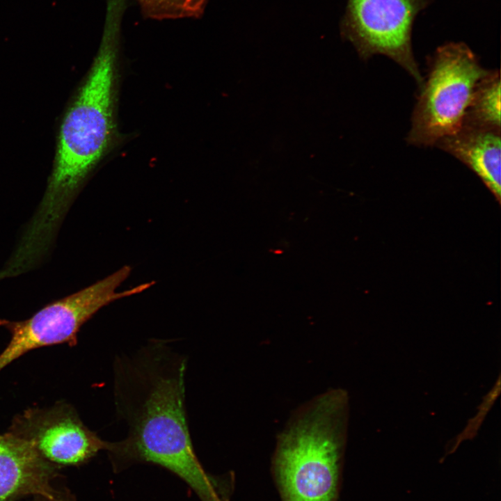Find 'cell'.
<instances>
[{
  "label": "cell",
  "instance_id": "obj_1",
  "mask_svg": "<svg viewBox=\"0 0 501 501\" xmlns=\"http://www.w3.org/2000/svg\"><path fill=\"white\" fill-rule=\"evenodd\" d=\"M122 13L118 6L107 7L99 49L63 119L46 191L25 228L27 237L38 244H53L81 186L114 143Z\"/></svg>",
  "mask_w": 501,
  "mask_h": 501
},
{
  "label": "cell",
  "instance_id": "obj_2",
  "mask_svg": "<svg viewBox=\"0 0 501 501\" xmlns=\"http://www.w3.org/2000/svg\"><path fill=\"white\" fill-rule=\"evenodd\" d=\"M347 419L341 389L315 397L289 418L273 459L283 501H335Z\"/></svg>",
  "mask_w": 501,
  "mask_h": 501
},
{
  "label": "cell",
  "instance_id": "obj_3",
  "mask_svg": "<svg viewBox=\"0 0 501 501\" xmlns=\"http://www.w3.org/2000/svg\"><path fill=\"white\" fill-rule=\"evenodd\" d=\"M490 72L462 42L438 47L429 59L407 141L418 146L436 145L457 132L463 125L479 84Z\"/></svg>",
  "mask_w": 501,
  "mask_h": 501
},
{
  "label": "cell",
  "instance_id": "obj_4",
  "mask_svg": "<svg viewBox=\"0 0 501 501\" xmlns=\"http://www.w3.org/2000/svg\"><path fill=\"white\" fill-rule=\"evenodd\" d=\"M131 273L125 266L107 277L67 296L52 301L23 321L0 319L10 333L0 353V371L25 353L61 343L75 345L81 327L100 309L118 299L136 294V287L117 292Z\"/></svg>",
  "mask_w": 501,
  "mask_h": 501
},
{
  "label": "cell",
  "instance_id": "obj_5",
  "mask_svg": "<svg viewBox=\"0 0 501 501\" xmlns=\"http://www.w3.org/2000/svg\"><path fill=\"white\" fill-rule=\"evenodd\" d=\"M429 0H348L341 33L359 56H387L417 81L422 79L411 45L413 23Z\"/></svg>",
  "mask_w": 501,
  "mask_h": 501
},
{
  "label": "cell",
  "instance_id": "obj_6",
  "mask_svg": "<svg viewBox=\"0 0 501 501\" xmlns=\"http://www.w3.org/2000/svg\"><path fill=\"white\" fill-rule=\"evenodd\" d=\"M15 434L28 440L39 454L58 466L79 465L100 451H107L110 442L90 430L71 408H55L27 414Z\"/></svg>",
  "mask_w": 501,
  "mask_h": 501
},
{
  "label": "cell",
  "instance_id": "obj_7",
  "mask_svg": "<svg viewBox=\"0 0 501 501\" xmlns=\"http://www.w3.org/2000/svg\"><path fill=\"white\" fill-rule=\"evenodd\" d=\"M56 466L24 438L14 432L0 435V501L25 495L57 496L63 489L53 485Z\"/></svg>",
  "mask_w": 501,
  "mask_h": 501
},
{
  "label": "cell",
  "instance_id": "obj_8",
  "mask_svg": "<svg viewBox=\"0 0 501 501\" xmlns=\"http://www.w3.org/2000/svg\"><path fill=\"white\" fill-rule=\"evenodd\" d=\"M436 145L472 169L500 198V131L463 125Z\"/></svg>",
  "mask_w": 501,
  "mask_h": 501
},
{
  "label": "cell",
  "instance_id": "obj_9",
  "mask_svg": "<svg viewBox=\"0 0 501 501\" xmlns=\"http://www.w3.org/2000/svg\"><path fill=\"white\" fill-rule=\"evenodd\" d=\"M463 125L500 131L499 71L491 70L479 84L467 111Z\"/></svg>",
  "mask_w": 501,
  "mask_h": 501
},
{
  "label": "cell",
  "instance_id": "obj_10",
  "mask_svg": "<svg viewBox=\"0 0 501 501\" xmlns=\"http://www.w3.org/2000/svg\"><path fill=\"white\" fill-rule=\"evenodd\" d=\"M145 18L154 20L196 19L205 12L208 0H136Z\"/></svg>",
  "mask_w": 501,
  "mask_h": 501
},
{
  "label": "cell",
  "instance_id": "obj_11",
  "mask_svg": "<svg viewBox=\"0 0 501 501\" xmlns=\"http://www.w3.org/2000/svg\"><path fill=\"white\" fill-rule=\"evenodd\" d=\"M33 501H75L74 497L67 489H63L61 493L54 498L37 495Z\"/></svg>",
  "mask_w": 501,
  "mask_h": 501
}]
</instances>
